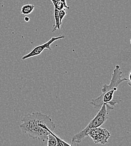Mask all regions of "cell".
<instances>
[{
    "label": "cell",
    "mask_w": 131,
    "mask_h": 146,
    "mask_svg": "<svg viewBox=\"0 0 131 146\" xmlns=\"http://www.w3.org/2000/svg\"><path fill=\"white\" fill-rule=\"evenodd\" d=\"M19 127L22 133L27 134L29 137L45 142L49 131L55 130L56 125L49 115L40 112H33L22 117Z\"/></svg>",
    "instance_id": "obj_1"
},
{
    "label": "cell",
    "mask_w": 131,
    "mask_h": 146,
    "mask_svg": "<svg viewBox=\"0 0 131 146\" xmlns=\"http://www.w3.org/2000/svg\"><path fill=\"white\" fill-rule=\"evenodd\" d=\"M122 74L123 72L120 66L117 65L113 70L110 83L109 84H104L101 88V94L91 101L90 104L94 108L100 109L103 105L106 104L114 109L116 104L120 103L114 97L120 83L124 81H127V79L123 77Z\"/></svg>",
    "instance_id": "obj_2"
},
{
    "label": "cell",
    "mask_w": 131,
    "mask_h": 146,
    "mask_svg": "<svg viewBox=\"0 0 131 146\" xmlns=\"http://www.w3.org/2000/svg\"><path fill=\"white\" fill-rule=\"evenodd\" d=\"M109 105L104 104L100 108L94 118L91 120L86 127L84 128L78 133L75 134L71 140V145L73 143L77 144V146L86 137L88 133L92 129L101 127L108 119V110H113Z\"/></svg>",
    "instance_id": "obj_3"
},
{
    "label": "cell",
    "mask_w": 131,
    "mask_h": 146,
    "mask_svg": "<svg viewBox=\"0 0 131 146\" xmlns=\"http://www.w3.org/2000/svg\"><path fill=\"white\" fill-rule=\"evenodd\" d=\"M95 143L104 145L108 143V141L111 137L109 131L101 127H97L91 130L88 134Z\"/></svg>",
    "instance_id": "obj_4"
},
{
    "label": "cell",
    "mask_w": 131,
    "mask_h": 146,
    "mask_svg": "<svg viewBox=\"0 0 131 146\" xmlns=\"http://www.w3.org/2000/svg\"><path fill=\"white\" fill-rule=\"evenodd\" d=\"M65 36H56V37H55V36L52 37L47 42H45V43H43L42 44H40V45H39V46L35 47L28 54L24 55V56H22L21 59L22 60H26L28 58L39 56V55H40L42 53V52L44 50H45V49H47V50H52V48L51 47V45L54 42H55L56 40H57L58 39L65 38Z\"/></svg>",
    "instance_id": "obj_5"
},
{
    "label": "cell",
    "mask_w": 131,
    "mask_h": 146,
    "mask_svg": "<svg viewBox=\"0 0 131 146\" xmlns=\"http://www.w3.org/2000/svg\"><path fill=\"white\" fill-rule=\"evenodd\" d=\"M35 9V6L32 4H26L22 6L20 13L23 15H28L33 13Z\"/></svg>",
    "instance_id": "obj_6"
},
{
    "label": "cell",
    "mask_w": 131,
    "mask_h": 146,
    "mask_svg": "<svg viewBox=\"0 0 131 146\" xmlns=\"http://www.w3.org/2000/svg\"><path fill=\"white\" fill-rule=\"evenodd\" d=\"M55 9H57L58 11H60L61 10L63 9H69L70 7H68L67 5L66 0H57L56 1H55L52 2Z\"/></svg>",
    "instance_id": "obj_7"
},
{
    "label": "cell",
    "mask_w": 131,
    "mask_h": 146,
    "mask_svg": "<svg viewBox=\"0 0 131 146\" xmlns=\"http://www.w3.org/2000/svg\"><path fill=\"white\" fill-rule=\"evenodd\" d=\"M59 11L57 10L56 9L54 8V19H55V24L53 25L52 32H54L56 31L57 29L58 30H60L61 29V25L62 24L60 23L59 21Z\"/></svg>",
    "instance_id": "obj_8"
},
{
    "label": "cell",
    "mask_w": 131,
    "mask_h": 146,
    "mask_svg": "<svg viewBox=\"0 0 131 146\" xmlns=\"http://www.w3.org/2000/svg\"><path fill=\"white\" fill-rule=\"evenodd\" d=\"M57 141L54 135V131H49L47 139V146H57Z\"/></svg>",
    "instance_id": "obj_9"
},
{
    "label": "cell",
    "mask_w": 131,
    "mask_h": 146,
    "mask_svg": "<svg viewBox=\"0 0 131 146\" xmlns=\"http://www.w3.org/2000/svg\"><path fill=\"white\" fill-rule=\"evenodd\" d=\"M54 135L56 138L57 141V146H72V145H70L68 143H66L65 141H64L63 139H62L59 136H58L57 134H56L54 133Z\"/></svg>",
    "instance_id": "obj_10"
},
{
    "label": "cell",
    "mask_w": 131,
    "mask_h": 146,
    "mask_svg": "<svg viewBox=\"0 0 131 146\" xmlns=\"http://www.w3.org/2000/svg\"><path fill=\"white\" fill-rule=\"evenodd\" d=\"M59 21L60 23L62 24V21L63 20V19L65 17V16L67 14V12L66 11L65 9L63 10H61L60 11H59Z\"/></svg>",
    "instance_id": "obj_11"
},
{
    "label": "cell",
    "mask_w": 131,
    "mask_h": 146,
    "mask_svg": "<svg viewBox=\"0 0 131 146\" xmlns=\"http://www.w3.org/2000/svg\"><path fill=\"white\" fill-rule=\"evenodd\" d=\"M127 81H128V84L129 86L131 87V70L130 72L129 73L128 75V78L127 79Z\"/></svg>",
    "instance_id": "obj_12"
},
{
    "label": "cell",
    "mask_w": 131,
    "mask_h": 146,
    "mask_svg": "<svg viewBox=\"0 0 131 146\" xmlns=\"http://www.w3.org/2000/svg\"><path fill=\"white\" fill-rule=\"evenodd\" d=\"M24 20L26 21V22H29L30 21V18L28 17H25L24 18Z\"/></svg>",
    "instance_id": "obj_13"
},
{
    "label": "cell",
    "mask_w": 131,
    "mask_h": 146,
    "mask_svg": "<svg viewBox=\"0 0 131 146\" xmlns=\"http://www.w3.org/2000/svg\"><path fill=\"white\" fill-rule=\"evenodd\" d=\"M51 1L52 2H55V1H56L57 0H51Z\"/></svg>",
    "instance_id": "obj_14"
},
{
    "label": "cell",
    "mask_w": 131,
    "mask_h": 146,
    "mask_svg": "<svg viewBox=\"0 0 131 146\" xmlns=\"http://www.w3.org/2000/svg\"></svg>",
    "instance_id": "obj_15"
}]
</instances>
